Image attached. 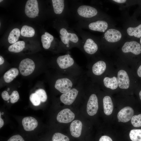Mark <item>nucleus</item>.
<instances>
[{
    "mask_svg": "<svg viewBox=\"0 0 141 141\" xmlns=\"http://www.w3.org/2000/svg\"><path fill=\"white\" fill-rule=\"evenodd\" d=\"M82 127V124L80 120H75L71 123L70 130L72 136L75 138L79 137L81 135Z\"/></svg>",
    "mask_w": 141,
    "mask_h": 141,
    "instance_id": "a211bd4d",
    "label": "nucleus"
},
{
    "mask_svg": "<svg viewBox=\"0 0 141 141\" xmlns=\"http://www.w3.org/2000/svg\"><path fill=\"white\" fill-rule=\"evenodd\" d=\"M88 72L93 75L96 77L102 75L105 72L106 69V64L105 61L102 60L98 61L94 63L89 68Z\"/></svg>",
    "mask_w": 141,
    "mask_h": 141,
    "instance_id": "2eb2a0df",
    "label": "nucleus"
},
{
    "mask_svg": "<svg viewBox=\"0 0 141 141\" xmlns=\"http://www.w3.org/2000/svg\"><path fill=\"white\" fill-rule=\"evenodd\" d=\"M10 102L14 103L17 102L19 98V95L18 92L16 91H13L10 95Z\"/></svg>",
    "mask_w": 141,
    "mask_h": 141,
    "instance_id": "2f4dec72",
    "label": "nucleus"
},
{
    "mask_svg": "<svg viewBox=\"0 0 141 141\" xmlns=\"http://www.w3.org/2000/svg\"><path fill=\"white\" fill-rule=\"evenodd\" d=\"M10 90V88H8V89H7V90L8 91H9V90Z\"/></svg>",
    "mask_w": 141,
    "mask_h": 141,
    "instance_id": "a19ab883",
    "label": "nucleus"
},
{
    "mask_svg": "<svg viewBox=\"0 0 141 141\" xmlns=\"http://www.w3.org/2000/svg\"><path fill=\"white\" fill-rule=\"evenodd\" d=\"M4 114V113H3V112H2V113H1V114Z\"/></svg>",
    "mask_w": 141,
    "mask_h": 141,
    "instance_id": "c03bdc74",
    "label": "nucleus"
},
{
    "mask_svg": "<svg viewBox=\"0 0 141 141\" xmlns=\"http://www.w3.org/2000/svg\"><path fill=\"white\" fill-rule=\"evenodd\" d=\"M22 124L24 130L26 131L34 130L37 126L38 122L35 118L31 116L24 118L22 121Z\"/></svg>",
    "mask_w": 141,
    "mask_h": 141,
    "instance_id": "dca6fc26",
    "label": "nucleus"
},
{
    "mask_svg": "<svg viewBox=\"0 0 141 141\" xmlns=\"http://www.w3.org/2000/svg\"><path fill=\"white\" fill-rule=\"evenodd\" d=\"M131 122L134 127H141V114L133 116L131 119Z\"/></svg>",
    "mask_w": 141,
    "mask_h": 141,
    "instance_id": "c85d7f7f",
    "label": "nucleus"
},
{
    "mask_svg": "<svg viewBox=\"0 0 141 141\" xmlns=\"http://www.w3.org/2000/svg\"><path fill=\"white\" fill-rule=\"evenodd\" d=\"M79 25V27L81 28L102 32L106 31L108 26L107 22L103 20H98L91 22L80 21Z\"/></svg>",
    "mask_w": 141,
    "mask_h": 141,
    "instance_id": "423d86ee",
    "label": "nucleus"
},
{
    "mask_svg": "<svg viewBox=\"0 0 141 141\" xmlns=\"http://www.w3.org/2000/svg\"><path fill=\"white\" fill-rule=\"evenodd\" d=\"M25 13L30 18H34L38 16L39 9L37 0H28L25 5Z\"/></svg>",
    "mask_w": 141,
    "mask_h": 141,
    "instance_id": "1a4fd4ad",
    "label": "nucleus"
},
{
    "mask_svg": "<svg viewBox=\"0 0 141 141\" xmlns=\"http://www.w3.org/2000/svg\"><path fill=\"white\" fill-rule=\"evenodd\" d=\"M99 141H113L111 138L107 136H103L99 139Z\"/></svg>",
    "mask_w": 141,
    "mask_h": 141,
    "instance_id": "f704fd0d",
    "label": "nucleus"
},
{
    "mask_svg": "<svg viewBox=\"0 0 141 141\" xmlns=\"http://www.w3.org/2000/svg\"><path fill=\"white\" fill-rule=\"evenodd\" d=\"M30 99L33 105L37 106L39 105L41 101L38 95L35 93H32L30 97Z\"/></svg>",
    "mask_w": 141,
    "mask_h": 141,
    "instance_id": "7c9ffc66",
    "label": "nucleus"
},
{
    "mask_svg": "<svg viewBox=\"0 0 141 141\" xmlns=\"http://www.w3.org/2000/svg\"><path fill=\"white\" fill-rule=\"evenodd\" d=\"M139 96L140 97V100H141V90L139 92Z\"/></svg>",
    "mask_w": 141,
    "mask_h": 141,
    "instance_id": "ea45409f",
    "label": "nucleus"
},
{
    "mask_svg": "<svg viewBox=\"0 0 141 141\" xmlns=\"http://www.w3.org/2000/svg\"><path fill=\"white\" fill-rule=\"evenodd\" d=\"M75 114L70 109L66 108L60 111L57 116V120L60 123H68L72 121L75 118Z\"/></svg>",
    "mask_w": 141,
    "mask_h": 141,
    "instance_id": "f8f14e48",
    "label": "nucleus"
},
{
    "mask_svg": "<svg viewBox=\"0 0 141 141\" xmlns=\"http://www.w3.org/2000/svg\"><path fill=\"white\" fill-rule=\"evenodd\" d=\"M122 51L124 53L131 52L136 55L141 53L140 44L135 41H127L125 42L121 48Z\"/></svg>",
    "mask_w": 141,
    "mask_h": 141,
    "instance_id": "6e6552de",
    "label": "nucleus"
},
{
    "mask_svg": "<svg viewBox=\"0 0 141 141\" xmlns=\"http://www.w3.org/2000/svg\"><path fill=\"white\" fill-rule=\"evenodd\" d=\"M113 1L116 3L119 4L124 3L127 1L126 0H113Z\"/></svg>",
    "mask_w": 141,
    "mask_h": 141,
    "instance_id": "c9c22d12",
    "label": "nucleus"
},
{
    "mask_svg": "<svg viewBox=\"0 0 141 141\" xmlns=\"http://www.w3.org/2000/svg\"><path fill=\"white\" fill-rule=\"evenodd\" d=\"M7 141H25L23 138L19 135L13 136Z\"/></svg>",
    "mask_w": 141,
    "mask_h": 141,
    "instance_id": "473e14b6",
    "label": "nucleus"
},
{
    "mask_svg": "<svg viewBox=\"0 0 141 141\" xmlns=\"http://www.w3.org/2000/svg\"><path fill=\"white\" fill-rule=\"evenodd\" d=\"M4 60L3 57L1 56H0V64L1 65L3 64Z\"/></svg>",
    "mask_w": 141,
    "mask_h": 141,
    "instance_id": "58836bf2",
    "label": "nucleus"
},
{
    "mask_svg": "<svg viewBox=\"0 0 141 141\" xmlns=\"http://www.w3.org/2000/svg\"><path fill=\"white\" fill-rule=\"evenodd\" d=\"M129 136L132 141H141V129H133L129 133Z\"/></svg>",
    "mask_w": 141,
    "mask_h": 141,
    "instance_id": "bb28decb",
    "label": "nucleus"
},
{
    "mask_svg": "<svg viewBox=\"0 0 141 141\" xmlns=\"http://www.w3.org/2000/svg\"><path fill=\"white\" fill-rule=\"evenodd\" d=\"M56 62L63 74L75 77H80L83 75L82 69L69 53L58 57Z\"/></svg>",
    "mask_w": 141,
    "mask_h": 141,
    "instance_id": "f03ea898",
    "label": "nucleus"
},
{
    "mask_svg": "<svg viewBox=\"0 0 141 141\" xmlns=\"http://www.w3.org/2000/svg\"><path fill=\"white\" fill-rule=\"evenodd\" d=\"M54 40V38L53 36L48 32H45L41 37V42L43 48L46 49H49Z\"/></svg>",
    "mask_w": 141,
    "mask_h": 141,
    "instance_id": "aec40b11",
    "label": "nucleus"
},
{
    "mask_svg": "<svg viewBox=\"0 0 141 141\" xmlns=\"http://www.w3.org/2000/svg\"><path fill=\"white\" fill-rule=\"evenodd\" d=\"M35 68L34 61L31 59L26 58L20 62L19 68L21 74L24 76H27L31 74Z\"/></svg>",
    "mask_w": 141,
    "mask_h": 141,
    "instance_id": "0eeeda50",
    "label": "nucleus"
},
{
    "mask_svg": "<svg viewBox=\"0 0 141 141\" xmlns=\"http://www.w3.org/2000/svg\"><path fill=\"white\" fill-rule=\"evenodd\" d=\"M20 32L18 28H14L10 32L8 38L9 42L13 44L17 41L20 36Z\"/></svg>",
    "mask_w": 141,
    "mask_h": 141,
    "instance_id": "393cba45",
    "label": "nucleus"
},
{
    "mask_svg": "<svg viewBox=\"0 0 141 141\" xmlns=\"http://www.w3.org/2000/svg\"><path fill=\"white\" fill-rule=\"evenodd\" d=\"M140 44H141V37L140 38Z\"/></svg>",
    "mask_w": 141,
    "mask_h": 141,
    "instance_id": "79ce46f5",
    "label": "nucleus"
},
{
    "mask_svg": "<svg viewBox=\"0 0 141 141\" xmlns=\"http://www.w3.org/2000/svg\"><path fill=\"white\" fill-rule=\"evenodd\" d=\"M79 30V35L82 38V44L80 49L87 55H92L96 53L98 49L97 43L91 37Z\"/></svg>",
    "mask_w": 141,
    "mask_h": 141,
    "instance_id": "20e7f679",
    "label": "nucleus"
},
{
    "mask_svg": "<svg viewBox=\"0 0 141 141\" xmlns=\"http://www.w3.org/2000/svg\"><path fill=\"white\" fill-rule=\"evenodd\" d=\"M137 73L138 76L141 78V65L139 66L137 69Z\"/></svg>",
    "mask_w": 141,
    "mask_h": 141,
    "instance_id": "e433bc0d",
    "label": "nucleus"
},
{
    "mask_svg": "<svg viewBox=\"0 0 141 141\" xmlns=\"http://www.w3.org/2000/svg\"><path fill=\"white\" fill-rule=\"evenodd\" d=\"M128 35L130 37H134L138 38L141 37V24L137 27H129L126 30Z\"/></svg>",
    "mask_w": 141,
    "mask_h": 141,
    "instance_id": "5701e85b",
    "label": "nucleus"
},
{
    "mask_svg": "<svg viewBox=\"0 0 141 141\" xmlns=\"http://www.w3.org/2000/svg\"><path fill=\"white\" fill-rule=\"evenodd\" d=\"M52 139L53 141H69V139L67 136L59 133H54Z\"/></svg>",
    "mask_w": 141,
    "mask_h": 141,
    "instance_id": "cd10ccee",
    "label": "nucleus"
},
{
    "mask_svg": "<svg viewBox=\"0 0 141 141\" xmlns=\"http://www.w3.org/2000/svg\"><path fill=\"white\" fill-rule=\"evenodd\" d=\"M1 96L3 99L6 101L8 100L10 98V95L7 91H3L2 93Z\"/></svg>",
    "mask_w": 141,
    "mask_h": 141,
    "instance_id": "72a5a7b5",
    "label": "nucleus"
},
{
    "mask_svg": "<svg viewBox=\"0 0 141 141\" xmlns=\"http://www.w3.org/2000/svg\"><path fill=\"white\" fill-rule=\"evenodd\" d=\"M86 83L85 78L83 75L74 87L68 91L61 94L60 97L61 101L67 105L72 104L77 98L79 90L85 86Z\"/></svg>",
    "mask_w": 141,
    "mask_h": 141,
    "instance_id": "7ed1b4c3",
    "label": "nucleus"
},
{
    "mask_svg": "<svg viewBox=\"0 0 141 141\" xmlns=\"http://www.w3.org/2000/svg\"><path fill=\"white\" fill-rule=\"evenodd\" d=\"M103 101L104 113L107 115H110L113 109V105L111 97L109 96H105L104 97Z\"/></svg>",
    "mask_w": 141,
    "mask_h": 141,
    "instance_id": "6ab92c4d",
    "label": "nucleus"
},
{
    "mask_svg": "<svg viewBox=\"0 0 141 141\" xmlns=\"http://www.w3.org/2000/svg\"><path fill=\"white\" fill-rule=\"evenodd\" d=\"M9 101H8V103H9Z\"/></svg>",
    "mask_w": 141,
    "mask_h": 141,
    "instance_id": "a18cd8bd",
    "label": "nucleus"
},
{
    "mask_svg": "<svg viewBox=\"0 0 141 141\" xmlns=\"http://www.w3.org/2000/svg\"><path fill=\"white\" fill-rule=\"evenodd\" d=\"M25 42L22 41L16 42L8 48V50L11 52L18 53L21 51L25 48Z\"/></svg>",
    "mask_w": 141,
    "mask_h": 141,
    "instance_id": "b1692460",
    "label": "nucleus"
},
{
    "mask_svg": "<svg viewBox=\"0 0 141 141\" xmlns=\"http://www.w3.org/2000/svg\"><path fill=\"white\" fill-rule=\"evenodd\" d=\"M118 86L120 89H127L129 87L130 80L128 74L126 71L121 69L119 71L117 74Z\"/></svg>",
    "mask_w": 141,
    "mask_h": 141,
    "instance_id": "4468645a",
    "label": "nucleus"
},
{
    "mask_svg": "<svg viewBox=\"0 0 141 141\" xmlns=\"http://www.w3.org/2000/svg\"><path fill=\"white\" fill-rule=\"evenodd\" d=\"M52 5L55 13L58 15L64 14L66 8V1L64 0H52Z\"/></svg>",
    "mask_w": 141,
    "mask_h": 141,
    "instance_id": "f3484780",
    "label": "nucleus"
},
{
    "mask_svg": "<svg viewBox=\"0 0 141 141\" xmlns=\"http://www.w3.org/2000/svg\"><path fill=\"white\" fill-rule=\"evenodd\" d=\"M3 1V0H0V2H2V1Z\"/></svg>",
    "mask_w": 141,
    "mask_h": 141,
    "instance_id": "37998d69",
    "label": "nucleus"
},
{
    "mask_svg": "<svg viewBox=\"0 0 141 141\" xmlns=\"http://www.w3.org/2000/svg\"><path fill=\"white\" fill-rule=\"evenodd\" d=\"M0 113V128H1L4 125V122L1 118V112Z\"/></svg>",
    "mask_w": 141,
    "mask_h": 141,
    "instance_id": "4c0bfd02",
    "label": "nucleus"
},
{
    "mask_svg": "<svg viewBox=\"0 0 141 141\" xmlns=\"http://www.w3.org/2000/svg\"><path fill=\"white\" fill-rule=\"evenodd\" d=\"M59 32L62 46L64 52L74 47L80 49L82 44L81 39L69 27L67 22L64 19L61 22Z\"/></svg>",
    "mask_w": 141,
    "mask_h": 141,
    "instance_id": "f257e3e1",
    "label": "nucleus"
},
{
    "mask_svg": "<svg viewBox=\"0 0 141 141\" xmlns=\"http://www.w3.org/2000/svg\"><path fill=\"white\" fill-rule=\"evenodd\" d=\"M34 29L31 27L25 25L22 27L21 34L25 37H33L35 34Z\"/></svg>",
    "mask_w": 141,
    "mask_h": 141,
    "instance_id": "a878e982",
    "label": "nucleus"
},
{
    "mask_svg": "<svg viewBox=\"0 0 141 141\" xmlns=\"http://www.w3.org/2000/svg\"><path fill=\"white\" fill-rule=\"evenodd\" d=\"M134 114L133 108L127 106L122 108L118 114L117 117L119 122H126L132 118Z\"/></svg>",
    "mask_w": 141,
    "mask_h": 141,
    "instance_id": "ddd939ff",
    "label": "nucleus"
},
{
    "mask_svg": "<svg viewBox=\"0 0 141 141\" xmlns=\"http://www.w3.org/2000/svg\"><path fill=\"white\" fill-rule=\"evenodd\" d=\"M77 16L80 21H89L99 15L98 10L95 7L88 5H81L78 6L75 10Z\"/></svg>",
    "mask_w": 141,
    "mask_h": 141,
    "instance_id": "39448f33",
    "label": "nucleus"
},
{
    "mask_svg": "<svg viewBox=\"0 0 141 141\" xmlns=\"http://www.w3.org/2000/svg\"><path fill=\"white\" fill-rule=\"evenodd\" d=\"M122 34L119 30L114 28L107 30L104 34L103 37L107 42L115 43L119 41L121 39Z\"/></svg>",
    "mask_w": 141,
    "mask_h": 141,
    "instance_id": "9d476101",
    "label": "nucleus"
},
{
    "mask_svg": "<svg viewBox=\"0 0 141 141\" xmlns=\"http://www.w3.org/2000/svg\"><path fill=\"white\" fill-rule=\"evenodd\" d=\"M19 71L16 68H12L6 72L3 75V79L7 83L12 81L18 75Z\"/></svg>",
    "mask_w": 141,
    "mask_h": 141,
    "instance_id": "4be33fe9",
    "label": "nucleus"
},
{
    "mask_svg": "<svg viewBox=\"0 0 141 141\" xmlns=\"http://www.w3.org/2000/svg\"><path fill=\"white\" fill-rule=\"evenodd\" d=\"M35 93L38 95L41 102H44L46 101L47 96L44 90L40 89L36 90Z\"/></svg>",
    "mask_w": 141,
    "mask_h": 141,
    "instance_id": "c756f323",
    "label": "nucleus"
},
{
    "mask_svg": "<svg viewBox=\"0 0 141 141\" xmlns=\"http://www.w3.org/2000/svg\"><path fill=\"white\" fill-rule=\"evenodd\" d=\"M103 82L105 86L111 90L115 89L118 86L117 78L115 76L112 78L105 77L103 79Z\"/></svg>",
    "mask_w": 141,
    "mask_h": 141,
    "instance_id": "412c9836",
    "label": "nucleus"
},
{
    "mask_svg": "<svg viewBox=\"0 0 141 141\" xmlns=\"http://www.w3.org/2000/svg\"><path fill=\"white\" fill-rule=\"evenodd\" d=\"M98 98L94 93L91 95L88 99L87 104V112L88 114L92 116L96 114L98 109Z\"/></svg>",
    "mask_w": 141,
    "mask_h": 141,
    "instance_id": "9b49d317",
    "label": "nucleus"
}]
</instances>
